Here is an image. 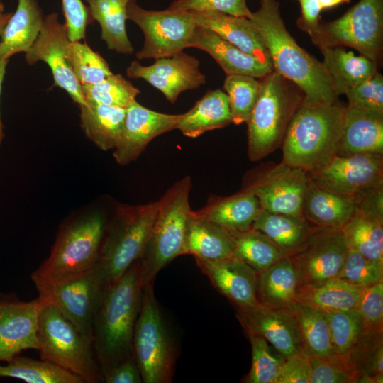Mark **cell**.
I'll list each match as a JSON object with an SVG mask.
<instances>
[{
  "instance_id": "1",
  "label": "cell",
  "mask_w": 383,
  "mask_h": 383,
  "mask_svg": "<svg viewBox=\"0 0 383 383\" xmlns=\"http://www.w3.org/2000/svg\"><path fill=\"white\" fill-rule=\"evenodd\" d=\"M143 286L138 260L119 279L101 289L92 322V338L104 376L133 356V337Z\"/></svg>"
},
{
  "instance_id": "2",
  "label": "cell",
  "mask_w": 383,
  "mask_h": 383,
  "mask_svg": "<svg viewBox=\"0 0 383 383\" xmlns=\"http://www.w3.org/2000/svg\"><path fill=\"white\" fill-rule=\"evenodd\" d=\"M250 19L265 40L273 71L301 89L304 103L332 104L339 101L323 62L300 47L287 30L277 1L261 0L259 9L252 12Z\"/></svg>"
},
{
  "instance_id": "3",
  "label": "cell",
  "mask_w": 383,
  "mask_h": 383,
  "mask_svg": "<svg viewBox=\"0 0 383 383\" xmlns=\"http://www.w3.org/2000/svg\"><path fill=\"white\" fill-rule=\"evenodd\" d=\"M106 225L104 214L96 210L65 221L49 256L31 274L36 289L93 270L99 259Z\"/></svg>"
},
{
  "instance_id": "4",
  "label": "cell",
  "mask_w": 383,
  "mask_h": 383,
  "mask_svg": "<svg viewBox=\"0 0 383 383\" xmlns=\"http://www.w3.org/2000/svg\"><path fill=\"white\" fill-rule=\"evenodd\" d=\"M345 106L302 103L294 115L282 144V162L307 173L336 155Z\"/></svg>"
},
{
  "instance_id": "5",
  "label": "cell",
  "mask_w": 383,
  "mask_h": 383,
  "mask_svg": "<svg viewBox=\"0 0 383 383\" xmlns=\"http://www.w3.org/2000/svg\"><path fill=\"white\" fill-rule=\"evenodd\" d=\"M260 89L248 121V155L258 161L282 146L288 126L304 102L293 82L272 71L260 78Z\"/></svg>"
},
{
  "instance_id": "6",
  "label": "cell",
  "mask_w": 383,
  "mask_h": 383,
  "mask_svg": "<svg viewBox=\"0 0 383 383\" xmlns=\"http://www.w3.org/2000/svg\"><path fill=\"white\" fill-rule=\"evenodd\" d=\"M158 202L119 205L106 225L94 271L101 289L119 279L142 255Z\"/></svg>"
},
{
  "instance_id": "7",
  "label": "cell",
  "mask_w": 383,
  "mask_h": 383,
  "mask_svg": "<svg viewBox=\"0 0 383 383\" xmlns=\"http://www.w3.org/2000/svg\"><path fill=\"white\" fill-rule=\"evenodd\" d=\"M190 176L171 186L157 201L155 221L140 257L144 285L153 283L159 272L179 255L184 248L188 219L192 211Z\"/></svg>"
},
{
  "instance_id": "8",
  "label": "cell",
  "mask_w": 383,
  "mask_h": 383,
  "mask_svg": "<svg viewBox=\"0 0 383 383\" xmlns=\"http://www.w3.org/2000/svg\"><path fill=\"white\" fill-rule=\"evenodd\" d=\"M40 359L79 377L84 383L104 382L93 338L79 331L53 305L41 311L38 323Z\"/></svg>"
},
{
  "instance_id": "9",
  "label": "cell",
  "mask_w": 383,
  "mask_h": 383,
  "mask_svg": "<svg viewBox=\"0 0 383 383\" xmlns=\"http://www.w3.org/2000/svg\"><path fill=\"white\" fill-rule=\"evenodd\" d=\"M133 356L143 382H172L177 350L155 296L153 283L143 286L133 337Z\"/></svg>"
},
{
  "instance_id": "10",
  "label": "cell",
  "mask_w": 383,
  "mask_h": 383,
  "mask_svg": "<svg viewBox=\"0 0 383 383\" xmlns=\"http://www.w3.org/2000/svg\"><path fill=\"white\" fill-rule=\"evenodd\" d=\"M311 38L318 48L350 47L378 64L383 45V0H360L340 18L320 23Z\"/></svg>"
},
{
  "instance_id": "11",
  "label": "cell",
  "mask_w": 383,
  "mask_h": 383,
  "mask_svg": "<svg viewBox=\"0 0 383 383\" xmlns=\"http://www.w3.org/2000/svg\"><path fill=\"white\" fill-rule=\"evenodd\" d=\"M127 20L142 30L144 42L135 53L138 60L170 57L189 48L196 24L190 11L166 9L148 10L136 0L131 1L126 9Z\"/></svg>"
},
{
  "instance_id": "12",
  "label": "cell",
  "mask_w": 383,
  "mask_h": 383,
  "mask_svg": "<svg viewBox=\"0 0 383 383\" xmlns=\"http://www.w3.org/2000/svg\"><path fill=\"white\" fill-rule=\"evenodd\" d=\"M348 250L341 228L311 226L302 245L288 256L298 287L315 286L338 277Z\"/></svg>"
},
{
  "instance_id": "13",
  "label": "cell",
  "mask_w": 383,
  "mask_h": 383,
  "mask_svg": "<svg viewBox=\"0 0 383 383\" xmlns=\"http://www.w3.org/2000/svg\"><path fill=\"white\" fill-rule=\"evenodd\" d=\"M308 173L284 162L259 172L243 189L252 193L262 209L306 220L303 202Z\"/></svg>"
},
{
  "instance_id": "14",
  "label": "cell",
  "mask_w": 383,
  "mask_h": 383,
  "mask_svg": "<svg viewBox=\"0 0 383 383\" xmlns=\"http://www.w3.org/2000/svg\"><path fill=\"white\" fill-rule=\"evenodd\" d=\"M70 41L66 26L59 21L57 13H51L45 16L40 32L25 53V59L30 66L39 61L45 62L51 70L53 85L65 90L75 104L81 106L87 101L67 56Z\"/></svg>"
},
{
  "instance_id": "15",
  "label": "cell",
  "mask_w": 383,
  "mask_h": 383,
  "mask_svg": "<svg viewBox=\"0 0 383 383\" xmlns=\"http://www.w3.org/2000/svg\"><path fill=\"white\" fill-rule=\"evenodd\" d=\"M308 175L323 189L353 197L383 184V155H335L326 165Z\"/></svg>"
},
{
  "instance_id": "16",
  "label": "cell",
  "mask_w": 383,
  "mask_h": 383,
  "mask_svg": "<svg viewBox=\"0 0 383 383\" xmlns=\"http://www.w3.org/2000/svg\"><path fill=\"white\" fill-rule=\"evenodd\" d=\"M39 297L55 306L82 333L92 337V322L101 292L94 270L37 289Z\"/></svg>"
},
{
  "instance_id": "17",
  "label": "cell",
  "mask_w": 383,
  "mask_h": 383,
  "mask_svg": "<svg viewBox=\"0 0 383 383\" xmlns=\"http://www.w3.org/2000/svg\"><path fill=\"white\" fill-rule=\"evenodd\" d=\"M126 73L128 78L144 79L160 91L172 104L182 92L199 89L206 83L199 60L184 51L156 59L148 66L133 60L127 67Z\"/></svg>"
},
{
  "instance_id": "18",
  "label": "cell",
  "mask_w": 383,
  "mask_h": 383,
  "mask_svg": "<svg viewBox=\"0 0 383 383\" xmlns=\"http://www.w3.org/2000/svg\"><path fill=\"white\" fill-rule=\"evenodd\" d=\"M46 302L0 301V362H9L23 350H38L39 317Z\"/></svg>"
},
{
  "instance_id": "19",
  "label": "cell",
  "mask_w": 383,
  "mask_h": 383,
  "mask_svg": "<svg viewBox=\"0 0 383 383\" xmlns=\"http://www.w3.org/2000/svg\"><path fill=\"white\" fill-rule=\"evenodd\" d=\"M181 114L150 110L134 100L126 109L122 131L113 156L120 165L135 161L155 138L175 129Z\"/></svg>"
},
{
  "instance_id": "20",
  "label": "cell",
  "mask_w": 383,
  "mask_h": 383,
  "mask_svg": "<svg viewBox=\"0 0 383 383\" xmlns=\"http://www.w3.org/2000/svg\"><path fill=\"white\" fill-rule=\"evenodd\" d=\"M235 307L238 319L244 330L262 335L283 357L300 350L293 309H274L261 304Z\"/></svg>"
},
{
  "instance_id": "21",
  "label": "cell",
  "mask_w": 383,
  "mask_h": 383,
  "mask_svg": "<svg viewBox=\"0 0 383 383\" xmlns=\"http://www.w3.org/2000/svg\"><path fill=\"white\" fill-rule=\"evenodd\" d=\"M198 267L223 296L240 307L259 304L257 299L258 272L235 257L220 260L195 258Z\"/></svg>"
},
{
  "instance_id": "22",
  "label": "cell",
  "mask_w": 383,
  "mask_h": 383,
  "mask_svg": "<svg viewBox=\"0 0 383 383\" xmlns=\"http://www.w3.org/2000/svg\"><path fill=\"white\" fill-rule=\"evenodd\" d=\"M190 12L196 26L215 32L223 39L273 69L265 40L251 19L215 11Z\"/></svg>"
},
{
  "instance_id": "23",
  "label": "cell",
  "mask_w": 383,
  "mask_h": 383,
  "mask_svg": "<svg viewBox=\"0 0 383 383\" xmlns=\"http://www.w3.org/2000/svg\"><path fill=\"white\" fill-rule=\"evenodd\" d=\"M383 155V113L345 107L336 155Z\"/></svg>"
},
{
  "instance_id": "24",
  "label": "cell",
  "mask_w": 383,
  "mask_h": 383,
  "mask_svg": "<svg viewBox=\"0 0 383 383\" xmlns=\"http://www.w3.org/2000/svg\"><path fill=\"white\" fill-rule=\"evenodd\" d=\"M189 48L211 55L226 75L245 74L260 79L273 71L255 57L220 37L215 32L196 26Z\"/></svg>"
},
{
  "instance_id": "25",
  "label": "cell",
  "mask_w": 383,
  "mask_h": 383,
  "mask_svg": "<svg viewBox=\"0 0 383 383\" xmlns=\"http://www.w3.org/2000/svg\"><path fill=\"white\" fill-rule=\"evenodd\" d=\"M260 209L257 198L243 189L229 196H210L203 208L193 213L227 231H240L252 227Z\"/></svg>"
},
{
  "instance_id": "26",
  "label": "cell",
  "mask_w": 383,
  "mask_h": 383,
  "mask_svg": "<svg viewBox=\"0 0 383 383\" xmlns=\"http://www.w3.org/2000/svg\"><path fill=\"white\" fill-rule=\"evenodd\" d=\"M45 20L38 0H18L16 11L0 38V61L18 52L26 53L36 40Z\"/></svg>"
},
{
  "instance_id": "27",
  "label": "cell",
  "mask_w": 383,
  "mask_h": 383,
  "mask_svg": "<svg viewBox=\"0 0 383 383\" xmlns=\"http://www.w3.org/2000/svg\"><path fill=\"white\" fill-rule=\"evenodd\" d=\"M230 123L232 118L228 96L217 89L207 91L189 111L182 113L175 129L184 136L195 138Z\"/></svg>"
},
{
  "instance_id": "28",
  "label": "cell",
  "mask_w": 383,
  "mask_h": 383,
  "mask_svg": "<svg viewBox=\"0 0 383 383\" xmlns=\"http://www.w3.org/2000/svg\"><path fill=\"white\" fill-rule=\"evenodd\" d=\"M355 209L353 197L323 189L309 179L303 202V215L309 223L319 227L341 228Z\"/></svg>"
},
{
  "instance_id": "29",
  "label": "cell",
  "mask_w": 383,
  "mask_h": 383,
  "mask_svg": "<svg viewBox=\"0 0 383 383\" xmlns=\"http://www.w3.org/2000/svg\"><path fill=\"white\" fill-rule=\"evenodd\" d=\"M297 287L298 279L294 265L288 257H283L258 272V303L270 308L292 310Z\"/></svg>"
},
{
  "instance_id": "30",
  "label": "cell",
  "mask_w": 383,
  "mask_h": 383,
  "mask_svg": "<svg viewBox=\"0 0 383 383\" xmlns=\"http://www.w3.org/2000/svg\"><path fill=\"white\" fill-rule=\"evenodd\" d=\"M319 49L323 57L322 62L338 96L345 94L349 89L378 72L377 63L362 55L355 56L343 47H322Z\"/></svg>"
},
{
  "instance_id": "31",
  "label": "cell",
  "mask_w": 383,
  "mask_h": 383,
  "mask_svg": "<svg viewBox=\"0 0 383 383\" xmlns=\"http://www.w3.org/2000/svg\"><path fill=\"white\" fill-rule=\"evenodd\" d=\"M184 255L211 261L234 257L228 232L196 216L192 210L187 226Z\"/></svg>"
},
{
  "instance_id": "32",
  "label": "cell",
  "mask_w": 383,
  "mask_h": 383,
  "mask_svg": "<svg viewBox=\"0 0 383 383\" xmlns=\"http://www.w3.org/2000/svg\"><path fill=\"white\" fill-rule=\"evenodd\" d=\"M86 101L79 106L82 130L101 150H114L122 131L126 109Z\"/></svg>"
},
{
  "instance_id": "33",
  "label": "cell",
  "mask_w": 383,
  "mask_h": 383,
  "mask_svg": "<svg viewBox=\"0 0 383 383\" xmlns=\"http://www.w3.org/2000/svg\"><path fill=\"white\" fill-rule=\"evenodd\" d=\"M93 21L101 28V38L109 50L121 55L134 52L126 29V9L132 0H85Z\"/></svg>"
},
{
  "instance_id": "34",
  "label": "cell",
  "mask_w": 383,
  "mask_h": 383,
  "mask_svg": "<svg viewBox=\"0 0 383 383\" xmlns=\"http://www.w3.org/2000/svg\"><path fill=\"white\" fill-rule=\"evenodd\" d=\"M361 289L335 277L315 286L298 287L296 301L323 312L357 309Z\"/></svg>"
},
{
  "instance_id": "35",
  "label": "cell",
  "mask_w": 383,
  "mask_h": 383,
  "mask_svg": "<svg viewBox=\"0 0 383 383\" xmlns=\"http://www.w3.org/2000/svg\"><path fill=\"white\" fill-rule=\"evenodd\" d=\"M252 228L269 238L282 257H288L302 245L311 226L306 220L272 213L261 208Z\"/></svg>"
},
{
  "instance_id": "36",
  "label": "cell",
  "mask_w": 383,
  "mask_h": 383,
  "mask_svg": "<svg viewBox=\"0 0 383 383\" xmlns=\"http://www.w3.org/2000/svg\"><path fill=\"white\" fill-rule=\"evenodd\" d=\"M293 313L300 350L309 357H324L334 353L324 312L296 301Z\"/></svg>"
},
{
  "instance_id": "37",
  "label": "cell",
  "mask_w": 383,
  "mask_h": 383,
  "mask_svg": "<svg viewBox=\"0 0 383 383\" xmlns=\"http://www.w3.org/2000/svg\"><path fill=\"white\" fill-rule=\"evenodd\" d=\"M348 249L383 262V221L367 216L355 209L341 228Z\"/></svg>"
},
{
  "instance_id": "38",
  "label": "cell",
  "mask_w": 383,
  "mask_h": 383,
  "mask_svg": "<svg viewBox=\"0 0 383 383\" xmlns=\"http://www.w3.org/2000/svg\"><path fill=\"white\" fill-rule=\"evenodd\" d=\"M383 331L362 329L348 355L356 371V382H383Z\"/></svg>"
},
{
  "instance_id": "39",
  "label": "cell",
  "mask_w": 383,
  "mask_h": 383,
  "mask_svg": "<svg viewBox=\"0 0 383 383\" xmlns=\"http://www.w3.org/2000/svg\"><path fill=\"white\" fill-rule=\"evenodd\" d=\"M228 232L234 257L257 272L283 257L278 248L269 238L252 227L244 231Z\"/></svg>"
},
{
  "instance_id": "40",
  "label": "cell",
  "mask_w": 383,
  "mask_h": 383,
  "mask_svg": "<svg viewBox=\"0 0 383 383\" xmlns=\"http://www.w3.org/2000/svg\"><path fill=\"white\" fill-rule=\"evenodd\" d=\"M6 365H0V377L28 383H84V380L49 362L17 355Z\"/></svg>"
},
{
  "instance_id": "41",
  "label": "cell",
  "mask_w": 383,
  "mask_h": 383,
  "mask_svg": "<svg viewBox=\"0 0 383 383\" xmlns=\"http://www.w3.org/2000/svg\"><path fill=\"white\" fill-rule=\"evenodd\" d=\"M223 89L228 98L232 123H246L259 95L260 79L245 74H228Z\"/></svg>"
},
{
  "instance_id": "42",
  "label": "cell",
  "mask_w": 383,
  "mask_h": 383,
  "mask_svg": "<svg viewBox=\"0 0 383 383\" xmlns=\"http://www.w3.org/2000/svg\"><path fill=\"white\" fill-rule=\"evenodd\" d=\"M67 52L81 86L99 83L113 74L105 59L84 42L70 41Z\"/></svg>"
},
{
  "instance_id": "43",
  "label": "cell",
  "mask_w": 383,
  "mask_h": 383,
  "mask_svg": "<svg viewBox=\"0 0 383 383\" xmlns=\"http://www.w3.org/2000/svg\"><path fill=\"white\" fill-rule=\"evenodd\" d=\"M252 348V365L244 379L247 383H276L284 357L274 354L260 335L245 330Z\"/></svg>"
},
{
  "instance_id": "44",
  "label": "cell",
  "mask_w": 383,
  "mask_h": 383,
  "mask_svg": "<svg viewBox=\"0 0 383 383\" xmlns=\"http://www.w3.org/2000/svg\"><path fill=\"white\" fill-rule=\"evenodd\" d=\"M81 87L86 100L123 109L140 94L139 89L121 74H113L99 83Z\"/></svg>"
},
{
  "instance_id": "45",
  "label": "cell",
  "mask_w": 383,
  "mask_h": 383,
  "mask_svg": "<svg viewBox=\"0 0 383 383\" xmlns=\"http://www.w3.org/2000/svg\"><path fill=\"white\" fill-rule=\"evenodd\" d=\"M324 313L334 352L348 353L364 328L359 311L353 309Z\"/></svg>"
},
{
  "instance_id": "46",
  "label": "cell",
  "mask_w": 383,
  "mask_h": 383,
  "mask_svg": "<svg viewBox=\"0 0 383 383\" xmlns=\"http://www.w3.org/2000/svg\"><path fill=\"white\" fill-rule=\"evenodd\" d=\"M310 383H355L356 371L347 354L333 353L324 357H309Z\"/></svg>"
},
{
  "instance_id": "47",
  "label": "cell",
  "mask_w": 383,
  "mask_h": 383,
  "mask_svg": "<svg viewBox=\"0 0 383 383\" xmlns=\"http://www.w3.org/2000/svg\"><path fill=\"white\" fill-rule=\"evenodd\" d=\"M338 277L360 289L370 287L383 281V262L348 249Z\"/></svg>"
},
{
  "instance_id": "48",
  "label": "cell",
  "mask_w": 383,
  "mask_h": 383,
  "mask_svg": "<svg viewBox=\"0 0 383 383\" xmlns=\"http://www.w3.org/2000/svg\"><path fill=\"white\" fill-rule=\"evenodd\" d=\"M349 106L383 113V77L377 72L345 94Z\"/></svg>"
},
{
  "instance_id": "49",
  "label": "cell",
  "mask_w": 383,
  "mask_h": 383,
  "mask_svg": "<svg viewBox=\"0 0 383 383\" xmlns=\"http://www.w3.org/2000/svg\"><path fill=\"white\" fill-rule=\"evenodd\" d=\"M357 309L364 329L383 331V281L361 289Z\"/></svg>"
},
{
  "instance_id": "50",
  "label": "cell",
  "mask_w": 383,
  "mask_h": 383,
  "mask_svg": "<svg viewBox=\"0 0 383 383\" xmlns=\"http://www.w3.org/2000/svg\"><path fill=\"white\" fill-rule=\"evenodd\" d=\"M168 9L185 11H215L249 18L252 15L246 0H174Z\"/></svg>"
},
{
  "instance_id": "51",
  "label": "cell",
  "mask_w": 383,
  "mask_h": 383,
  "mask_svg": "<svg viewBox=\"0 0 383 383\" xmlns=\"http://www.w3.org/2000/svg\"><path fill=\"white\" fill-rule=\"evenodd\" d=\"M65 25L70 41L84 40L87 26L93 19L82 0H61Z\"/></svg>"
},
{
  "instance_id": "52",
  "label": "cell",
  "mask_w": 383,
  "mask_h": 383,
  "mask_svg": "<svg viewBox=\"0 0 383 383\" xmlns=\"http://www.w3.org/2000/svg\"><path fill=\"white\" fill-rule=\"evenodd\" d=\"M311 375L309 357L299 350L284 357L276 383H310Z\"/></svg>"
},
{
  "instance_id": "53",
  "label": "cell",
  "mask_w": 383,
  "mask_h": 383,
  "mask_svg": "<svg viewBox=\"0 0 383 383\" xmlns=\"http://www.w3.org/2000/svg\"><path fill=\"white\" fill-rule=\"evenodd\" d=\"M353 198L357 210L383 221V184L366 189Z\"/></svg>"
},
{
  "instance_id": "54",
  "label": "cell",
  "mask_w": 383,
  "mask_h": 383,
  "mask_svg": "<svg viewBox=\"0 0 383 383\" xmlns=\"http://www.w3.org/2000/svg\"><path fill=\"white\" fill-rule=\"evenodd\" d=\"M106 383H142L138 366L131 356L117 365L104 376Z\"/></svg>"
},
{
  "instance_id": "55",
  "label": "cell",
  "mask_w": 383,
  "mask_h": 383,
  "mask_svg": "<svg viewBox=\"0 0 383 383\" xmlns=\"http://www.w3.org/2000/svg\"><path fill=\"white\" fill-rule=\"evenodd\" d=\"M301 6V16L297 20L298 27L311 37L321 23L322 9L318 0H296Z\"/></svg>"
},
{
  "instance_id": "56",
  "label": "cell",
  "mask_w": 383,
  "mask_h": 383,
  "mask_svg": "<svg viewBox=\"0 0 383 383\" xmlns=\"http://www.w3.org/2000/svg\"><path fill=\"white\" fill-rule=\"evenodd\" d=\"M9 60H1L0 61V95L1 91V87L4 78V75L6 73V69L8 65ZM4 137V126L1 122V113H0V146L2 143V140Z\"/></svg>"
},
{
  "instance_id": "57",
  "label": "cell",
  "mask_w": 383,
  "mask_h": 383,
  "mask_svg": "<svg viewBox=\"0 0 383 383\" xmlns=\"http://www.w3.org/2000/svg\"><path fill=\"white\" fill-rule=\"evenodd\" d=\"M322 10L333 8L343 4H348L350 0H318Z\"/></svg>"
},
{
  "instance_id": "58",
  "label": "cell",
  "mask_w": 383,
  "mask_h": 383,
  "mask_svg": "<svg viewBox=\"0 0 383 383\" xmlns=\"http://www.w3.org/2000/svg\"><path fill=\"white\" fill-rule=\"evenodd\" d=\"M11 16L12 13H4L0 15V36L2 34L3 30Z\"/></svg>"
},
{
  "instance_id": "59",
  "label": "cell",
  "mask_w": 383,
  "mask_h": 383,
  "mask_svg": "<svg viewBox=\"0 0 383 383\" xmlns=\"http://www.w3.org/2000/svg\"><path fill=\"white\" fill-rule=\"evenodd\" d=\"M4 5L2 1L0 0V15L4 13Z\"/></svg>"
}]
</instances>
